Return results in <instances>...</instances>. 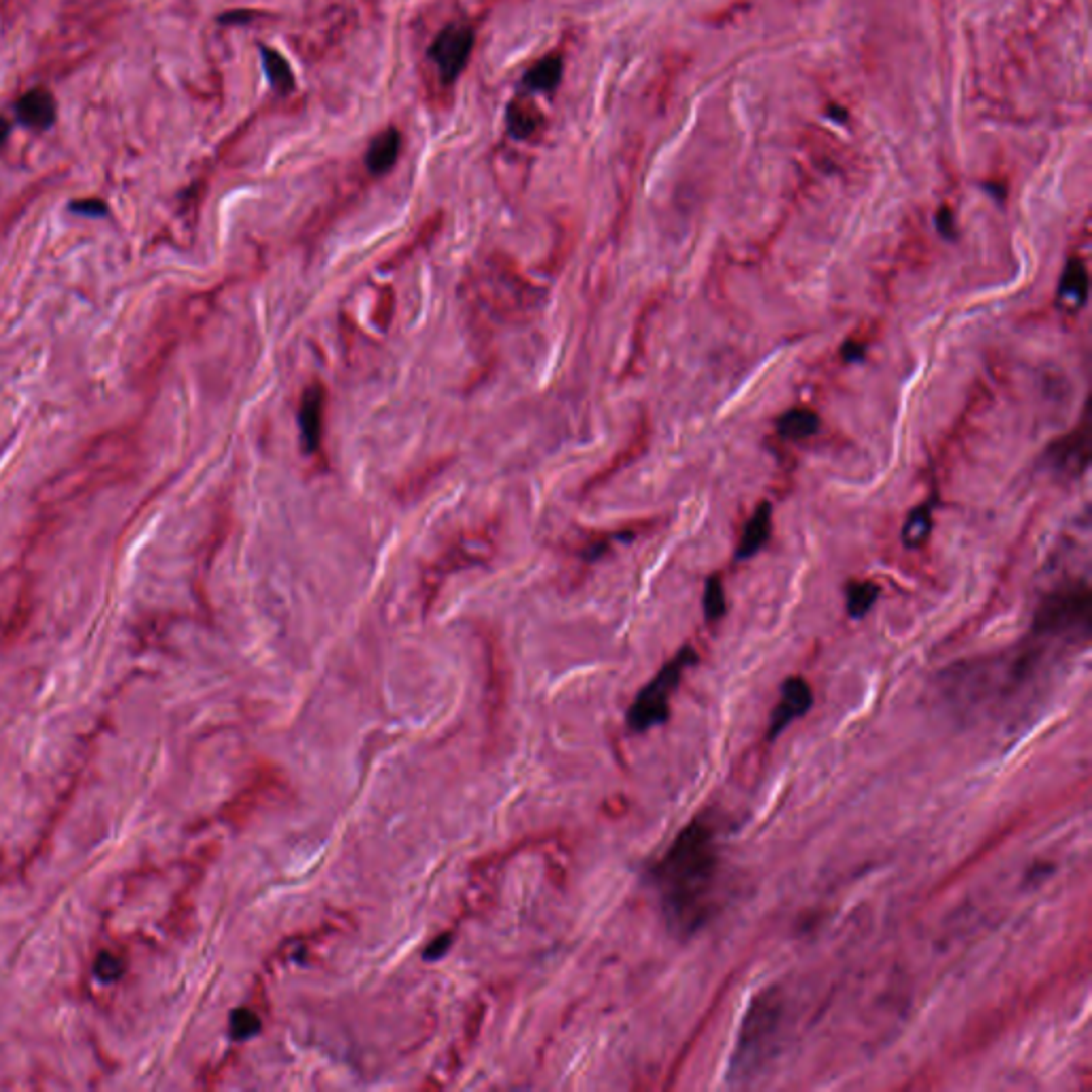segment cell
I'll use <instances>...</instances> for the list:
<instances>
[{
  "label": "cell",
  "instance_id": "6da1fadb",
  "mask_svg": "<svg viewBox=\"0 0 1092 1092\" xmlns=\"http://www.w3.org/2000/svg\"><path fill=\"white\" fill-rule=\"evenodd\" d=\"M719 854L715 832L702 820L687 824L653 866L651 879L670 930L691 937L713 909Z\"/></svg>",
  "mask_w": 1092,
  "mask_h": 1092
},
{
  "label": "cell",
  "instance_id": "7a4b0ae2",
  "mask_svg": "<svg viewBox=\"0 0 1092 1092\" xmlns=\"http://www.w3.org/2000/svg\"><path fill=\"white\" fill-rule=\"evenodd\" d=\"M782 995L775 988H765L751 1001L747 1014L742 1018L736 1037V1048L732 1052L730 1071H727L730 1080H749L767 1063L779 1031V1022H782Z\"/></svg>",
  "mask_w": 1092,
  "mask_h": 1092
},
{
  "label": "cell",
  "instance_id": "3957f363",
  "mask_svg": "<svg viewBox=\"0 0 1092 1092\" xmlns=\"http://www.w3.org/2000/svg\"><path fill=\"white\" fill-rule=\"evenodd\" d=\"M696 662H698L696 651H693L691 647H685L674 655L660 672L655 674L651 683H647V687L638 693L634 704L628 710L630 730L640 734L668 721L674 691L679 689L685 670Z\"/></svg>",
  "mask_w": 1092,
  "mask_h": 1092
},
{
  "label": "cell",
  "instance_id": "277c9868",
  "mask_svg": "<svg viewBox=\"0 0 1092 1092\" xmlns=\"http://www.w3.org/2000/svg\"><path fill=\"white\" fill-rule=\"evenodd\" d=\"M1090 630V589L1080 583L1065 589H1056L1037 606L1033 619V632L1042 636H1059L1067 632Z\"/></svg>",
  "mask_w": 1092,
  "mask_h": 1092
},
{
  "label": "cell",
  "instance_id": "5b68a950",
  "mask_svg": "<svg viewBox=\"0 0 1092 1092\" xmlns=\"http://www.w3.org/2000/svg\"><path fill=\"white\" fill-rule=\"evenodd\" d=\"M474 47V32L470 26L450 24L429 47V58L436 62L444 81H455L467 66Z\"/></svg>",
  "mask_w": 1092,
  "mask_h": 1092
},
{
  "label": "cell",
  "instance_id": "8992f818",
  "mask_svg": "<svg viewBox=\"0 0 1092 1092\" xmlns=\"http://www.w3.org/2000/svg\"><path fill=\"white\" fill-rule=\"evenodd\" d=\"M811 704H813V691L805 679L792 677L784 681L782 693H779V702L771 713L769 738L775 740L794 719L807 715Z\"/></svg>",
  "mask_w": 1092,
  "mask_h": 1092
},
{
  "label": "cell",
  "instance_id": "52a82bcc",
  "mask_svg": "<svg viewBox=\"0 0 1092 1092\" xmlns=\"http://www.w3.org/2000/svg\"><path fill=\"white\" fill-rule=\"evenodd\" d=\"M324 408H326V391L322 383H311L303 395L299 406V429H301V442L307 455H316L322 448V433H324Z\"/></svg>",
  "mask_w": 1092,
  "mask_h": 1092
},
{
  "label": "cell",
  "instance_id": "ba28073f",
  "mask_svg": "<svg viewBox=\"0 0 1092 1092\" xmlns=\"http://www.w3.org/2000/svg\"><path fill=\"white\" fill-rule=\"evenodd\" d=\"M1048 457L1052 461V467L1059 472L1069 474H1082L1090 459V438L1086 425L1080 431L1069 433L1067 438L1056 442L1050 450Z\"/></svg>",
  "mask_w": 1092,
  "mask_h": 1092
},
{
  "label": "cell",
  "instance_id": "9c48e42d",
  "mask_svg": "<svg viewBox=\"0 0 1092 1092\" xmlns=\"http://www.w3.org/2000/svg\"><path fill=\"white\" fill-rule=\"evenodd\" d=\"M771 533H773V506L769 504V501H761V504L755 508V512L751 514L747 525H744L742 529L740 542L736 549V558L738 560L753 558V555L759 549H765V544L771 540Z\"/></svg>",
  "mask_w": 1092,
  "mask_h": 1092
},
{
  "label": "cell",
  "instance_id": "30bf717a",
  "mask_svg": "<svg viewBox=\"0 0 1092 1092\" xmlns=\"http://www.w3.org/2000/svg\"><path fill=\"white\" fill-rule=\"evenodd\" d=\"M17 116L26 127L39 131L49 129L56 120V100L43 88L30 90L17 102Z\"/></svg>",
  "mask_w": 1092,
  "mask_h": 1092
},
{
  "label": "cell",
  "instance_id": "8fae6325",
  "mask_svg": "<svg viewBox=\"0 0 1092 1092\" xmlns=\"http://www.w3.org/2000/svg\"><path fill=\"white\" fill-rule=\"evenodd\" d=\"M1088 299V269L1080 258H1071L1059 282V303L1067 309H1080Z\"/></svg>",
  "mask_w": 1092,
  "mask_h": 1092
},
{
  "label": "cell",
  "instance_id": "7c38bea8",
  "mask_svg": "<svg viewBox=\"0 0 1092 1092\" xmlns=\"http://www.w3.org/2000/svg\"><path fill=\"white\" fill-rule=\"evenodd\" d=\"M400 146L402 137L395 129H387L372 139L366 152V167L372 176H383L395 165L397 156H400Z\"/></svg>",
  "mask_w": 1092,
  "mask_h": 1092
},
{
  "label": "cell",
  "instance_id": "4fadbf2b",
  "mask_svg": "<svg viewBox=\"0 0 1092 1092\" xmlns=\"http://www.w3.org/2000/svg\"><path fill=\"white\" fill-rule=\"evenodd\" d=\"M820 429V416L811 408H790L777 419V431L784 440H805Z\"/></svg>",
  "mask_w": 1092,
  "mask_h": 1092
},
{
  "label": "cell",
  "instance_id": "5bb4252c",
  "mask_svg": "<svg viewBox=\"0 0 1092 1092\" xmlns=\"http://www.w3.org/2000/svg\"><path fill=\"white\" fill-rule=\"evenodd\" d=\"M540 118H542L540 110L535 107L529 98H514L506 112L508 131L516 139H527L535 133V129H538Z\"/></svg>",
  "mask_w": 1092,
  "mask_h": 1092
},
{
  "label": "cell",
  "instance_id": "9a60e30c",
  "mask_svg": "<svg viewBox=\"0 0 1092 1092\" xmlns=\"http://www.w3.org/2000/svg\"><path fill=\"white\" fill-rule=\"evenodd\" d=\"M564 75V60L558 54H551L535 64L531 71L525 75V85L535 92H551L558 88Z\"/></svg>",
  "mask_w": 1092,
  "mask_h": 1092
},
{
  "label": "cell",
  "instance_id": "2e32d148",
  "mask_svg": "<svg viewBox=\"0 0 1092 1092\" xmlns=\"http://www.w3.org/2000/svg\"><path fill=\"white\" fill-rule=\"evenodd\" d=\"M930 531H932V508L930 506H917L907 516L900 538H903V544L907 549H920L922 544H926Z\"/></svg>",
  "mask_w": 1092,
  "mask_h": 1092
},
{
  "label": "cell",
  "instance_id": "e0dca14e",
  "mask_svg": "<svg viewBox=\"0 0 1092 1092\" xmlns=\"http://www.w3.org/2000/svg\"><path fill=\"white\" fill-rule=\"evenodd\" d=\"M261 56H263V64H265V73H267L273 88L277 92H282V94L292 92L294 75L290 71V64L286 62V58L277 54V51L271 49V47H261Z\"/></svg>",
  "mask_w": 1092,
  "mask_h": 1092
},
{
  "label": "cell",
  "instance_id": "ac0fdd59",
  "mask_svg": "<svg viewBox=\"0 0 1092 1092\" xmlns=\"http://www.w3.org/2000/svg\"><path fill=\"white\" fill-rule=\"evenodd\" d=\"M845 596H847L849 617L862 619L875 606L879 598V587L871 581H856V583H849Z\"/></svg>",
  "mask_w": 1092,
  "mask_h": 1092
},
{
  "label": "cell",
  "instance_id": "d6986e66",
  "mask_svg": "<svg viewBox=\"0 0 1092 1092\" xmlns=\"http://www.w3.org/2000/svg\"><path fill=\"white\" fill-rule=\"evenodd\" d=\"M702 606H704V617H706V621H719V619L725 615V611H727V600H725L723 581H721L719 575H713V577H710V579L706 581Z\"/></svg>",
  "mask_w": 1092,
  "mask_h": 1092
},
{
  "label": "cell",
  "instance_id": "ffe728a7",
  "mask_svg": "<svg viewBox=\"0 0 1092 1092\" xmlns=\"http://www.w3.org/2000/svg\"><path fill=\"white\" fill-rule=\"evenodd\" d=\"M231 1031L235 1039H248L261 1031V1020L250 1010H237L231 1016Z\"/></svg>",
  "mask_w": 1092,
  "mask_h": 1092
},
{
  "label": "cell",
  "instance_id": "44dd1931",
  "mask_svg": "<svg viewBox=\"0 0 1092 1092\" xmlns=\"http://www.w3.org/2000/svg\"><path fill=\"white\" fill-rule=\"evenodd\" d=\"M937 229L939 233L945 237V239H956V220H954V214H951V210H947V207H943V210L937 214Z\"/></svg>",
  "mask_w": 1092,
  "mask_h": 1092
},
{
  "label": "cell",
  "instance_id": "7402d4cb",
  "mask_svg": "<svg viewBox=\"0 0 1092 1092\" xmlns=\"http://www.w3.org/2000/svg\"><path fill=\"white\" fill-rule=\"evenodd\" d=\"M96 973H98V977H102L105 981H112V979H116L120 975V962L110 954H102L98 964H96Z\"/></svg>",
  "mask_w": 1092,
  "mask_h": 1092
},
{
  "label": "cell",
  "instance_id": "603a6c76",
  "mask_svg": "<svg viewBox=\"0 0 1092 1092\" xmlns=\"http://www.w3.org/2000/svg\"><path fill=\"white\" fill-rule=\"evenodd\" d=\"M864 353H866V351H864V344H860V342H854V340H849V342H845V344H843V349H841V355H843V359H845L847 363H854V361H860V359L864 357Z\"/></svg>",
  "mask_w": 1092,
  "mask_h": 1092
},
{
  "label": "cell",
  "instance_id": "cb8c5ba5",
  "mask_svg": "<svg viewBox=\"0 0 1092 1092\" xmlns=\"http://www.w3.org/2000/svg\"><path fill=\"white\" fill-rule=\"evenodd\" d=\"M75 212H81V214H90V216H102L105 214V203L100 201H81V203H75L73 205Z\"/></svg>",
  "mask_w": 1092,
  "mask_h": 1092
},
{
  "label": "cell",
  "instance_id": "d4e9b609",
  "mask_svg": "<svg viewBox=\"0 0 1092 1092\" xmlns=\"http://www.w3.org/2000/svg\"><path fill=\"white\" fill-rule=\"evenodd\" d=\"M9 131H11V125L7 123V120L0 116V148H3L7 144V137H9Z\"/></svg>",
  "mask_w": 1092,
  "mask_h": 1092
}]
</instances>
